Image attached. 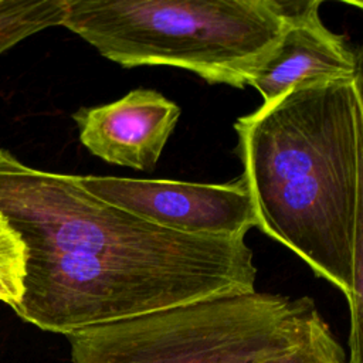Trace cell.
Segmentation results:
<instances>
[{
    "label": "cell",
    "mask_w": 363,
    "mask_h": 363,
    "mask_svg": "<svg viewBox=\"0 0 363 363\" xmlns=\"http://www.w3.org/2000/svg\"><path fill=\"white\" fill-rule=\"evenodd\" d=\"M0 213L26 245L14 312L72 332L211 296L255 289L245 238L153 225L85 191L77 176L30 167L0 149Z\"/></svg>",
    "instance_id": "6da1fadb"
},
{
    "label": "cell",
    "mask_w": 363,
    "mask_h": 363,
    "mask_svg": "<svg viewBox=\"0 0 363 363\" xmlns=\"http://www.w3.org/2000/svg\"><path fill=\"white\" fill-rule=\"evenodd\" d=\"M234 129L257 227L343 292L362 363V77L299 84Z\"/></svg>",
    "instance_id": "7a4b0ae2"
},
{
    "label": "cell",
    "mask_w": 363,
    "mask_h": 363,
    "mask_svg": "<svg viewBox=\"0 0 363 363\" xmlns=\"http://www.w3.org/2000/svg\"><path fill=\"white\" fill-rule=\"evenodd\" d=\"M286 0H65L62 26L109 61L244 88L278 44Z\"/></svg>",
    "instance_id": "3957f363"
},
{
    "label": "cell",
    "mask_w": 363,
    "mask_h": 363,
    "mask_svg": "<svg viewBox=\"0 0 363 363\" xmlns=\"http://www.w3.org/2000/svg\"><path fill=\"white\" fill-rule=\"evenodd\" d=\"M319 311L309 296L237 292L67 335L72 363H258Z\"/></svg>",
    "instance_id": "277c9868"
},
{
    "label": "cell",
    "mask_w": 363,
    "mask_h": 363,
    "mask_svg": "<svg viewBox=\"0 0 363 363\" xmlns=\"http://www.w3.org/2000/svg\"><path fill=\"white\" fill-rule=\"evenodd\" d=\"M77 179L96 199L173 233L245 238L257 227L252 200L241 179L223 184L113 176Z\"/></svg>",
    "instance_id": "5b68a950"
},
{
    "label": "cell",
    "mask_w": 363,
    "mask_h": 363,
    "mask_svg": "<svg viewBox=\"0 0 363 363\" xmlns=\"http://www.w3.org/2000/svg\"><path fill=\"white\" fill-rule=\"evenodd\" d=\"M320 4V0H286V27L248 84L264 104L299 84L362 77L360 54L322 23Z\"/></svg>",
    "instance_id": "8992f818"
},
{
    "label": "cell",
    "mask_w": 363,
    "mask_h": 363,
    "mask_svg": "<svg viewBox=\"0 0 363 363\" xmlns=\"http://www.w3.org/2000/svg\"><path fill=\"white\" fill-rule=\"evenodd\" d=\"M180 108L153 89H132L106 105L72 113L81 143L99 159L152 172L180 118Z\"/></svg>",
    "instance_id": "52a82bcc"
},
{
    "label": "cell",
    "mask_w": 363,
    "mask_h": 363,
    "mask_svg": "<svg viewBox=\"0 0 363 363\" xmlns=\"http://www.w3.org/2000/svg\"><path fill=\"white\" fill-rule=\"evenodd\" d=\"M65 0H0V54L24 38L62 26Z\"/></svg>",
    "instance_id": "ba28073f"
},
{
    "label": "cell",
    "mask_w": 363,
    "mask_h": 363,
    "mask_svg": "<svg viewBox=\"0 0 363 363\" xmlns=\"http://www.w3.org/2000/svg\"><path fill=\"white\" fill-rule=\"evenodd\" d=\"M347 354L320 315H315L305 332L286 349L258 363H346Z\"/></svg>",
    "instance_id": "9c48e42d"
},
{
    "label": "cell",
    "mask_w": 363,
    "mask_h": 363,
    "mask_svg": "<svg viewBox=\"0 0 363 363\" xmlns=\"http://www.w3.org/2000/svg\"><path fill=\"white\" fill-rule=\"evenodd\" d=\"M26 275V245L0 213V301L13 311L21 301Z\"/></svg>",
    "instance_id": "30bf717a"
}]
</instances>
